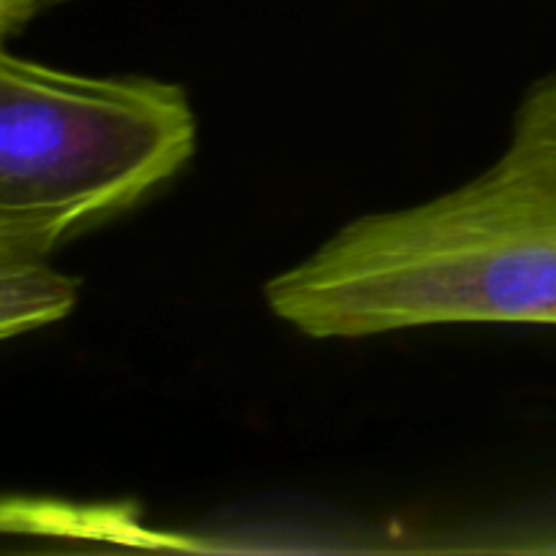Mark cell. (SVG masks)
Listing matches in <instances>:
<instances>
[{
  "label": "cell",
  "instance_id": "obj_1",
  "mask_svg": "<svg viewBox=\"0 0 556 556\" xmlns=\"http://www.w3.org/2000/svg\"><path fill=\"white\" fill-rule=\"evenodd\" d=\"M307 337L443 324L556 326V74L535 81L503 155L470 182L378 212L266 286Z\"/></svg>",
  "mask_w": 556,
  "mask_h": 556
},
{
  "label": "cell",
  "instance_id": "obj_3",
  "mask_svg": "<svg viewBox=\"0 0 556 556\" xmlns=\"http://www.w3.org/2000/svg\"><path fill=\"white\" fill-rule=\"evenodd\" d=\"M79 286L36 250L0 242V342L58 324L74 309Z\"/></svg>",
  "mask_w": 556,
  "mask_h": 556
},
{
  "label": "cell",
  "instance_id": "obj_4",
  "mask_svg": "<svg viewBox=\"0 0 556 556\" xmlns=\"http://www.w3.org/2000/svg\"><path fill=\"white\" fill-rule=\"evenodd\" d=\"M54 3H60V0H0V43Z\"/></svg>",
  "mask_w": 556,
  "mask_h": 556
},
{
  "label": "cell",
  "instance_id": "obj_2",
  "mask_svg": "<svg viewBox=\"0 0 556 556\" xmlns=\"http://www.w3.org/2000/svg\"><path fill=\"white\" fill-rule=\"evenodd\" d=\"M195 150L177 85L85 76L0 43V242L47 255L155 190Z\"/></svg>",
  "mask_w": 556,
  "mask_h": 556
}]
</instances>
